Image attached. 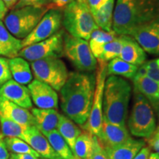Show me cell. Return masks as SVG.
<instances>
[{
	"label": "cell",
	"instance_id": "cell-10",
	"mask_svg": "<svg viewBox=\"0 0 159 159\" xmlns=\"http://www.w3.org/2000/svg\"><path fill=\"white\" fill-rule=\"evenodd\" d=\"M97 63L98 66L97 67L96 85H95L94 99L90 111V116L86 123L83 125L85 130L96 136H98L102 123L103 92H104L105 80L107 78L108 63L97 61Z\"/></svg>",
	"mask_w": 159,
	"mask_h": 159
},
{
	"label": "cell",
	"instance_id": "cell-11",
	"mask_svg": "<svg viewBox=\"0 0 159 159\" xmlns=\"http://www.w3.org/2000/svg\"><path fill=\"white\" fill-rule=\"evenodd\" d=\"M62 19V11L56 8L49 9L33 30L21 40L23 48L52 36L61 30Z\"/></svg>",
	"mask_w": 159,
	"mask_h": 159
},
{
	"label": "cell",
	"instance_id": "cell-41",
	"mask_svg": "<svg viewBox=\"0 0 159 159\" xmlns=\"http://www.w3.org/2000/svg\"><path fill=\"white\" fill-rule=\"evenodd\" d=\"M150 153V148L149 147L144 146L141 149V150L138 152V154L135 156L134 159H148Z\"/></svg>",
	"mask_w": 159,
	"mask_h": 159
},
{
	"label": "cell",
	"instance_id": "cell-13",
	"mask_svg": "<svg viewBox=\"0 0 159 159\" xmlns=\"http://www.w3.org/2000/svg\"><path fill=\"white\" fill-rule=\"evenodd\" d=\"M32 102L37 108L43 109H57L58 108V95L57 91L49 85L35 79L27 87Z\"/></svg>",
	"mask_w": 159,
	"mask_h": 159
},
{
	"label": "cell",
	"instance_id": "cell-4",
	"mask_svg": "<svg viewBox=\"0 0 159 159\" xmlns=\"http://www.w3.org/2000/svg\"><path fill=\"white\" fill-rule=\"evenodd\" d=\"M62 12V25L71 36L89 41L93 32L99 29L86 2L75 0Z\"/></svg>",
	"mask_w": 159,
	"mask_h": 159
},
{
	"label": "cell",
	"instance_id": "cell-49",
	"mask_svg": "<svg viewBox=\"0 0 159 159\" xmlns=\"http://www.w3.org/2000/svg\"><path fill=\"white\" fill-rule=\"evenodd\" d=\"M42 159H47V158H42Z\"/></svg>",
	"mask_w": 159,
	"mask_h": 159
},
{
	"label": "cell",
	"instance_id": "cell-28",
	"mask_svg": "<svg viewBox=\"0 0 159 159\" xmlns=\"http://www.w3.org/2000/svg\"><path fill=\"white\" fill-rule=\"evenodd\" d=\"M49 141L55 152L61 159H75L72 151L63 136L57 130L43 134Z\"/></svg>",
	"mask_w": 159,
	"mask_h": 159
},
{
	"label": "cell",
	"instance_id": "cell-36",
	"mask_svg": "<svg viewBox=\"0 0 159 159\" xmlns=\"http://www.w3.org/2000/svg\"><path fill=\"white\" fill-rule=\"evenodd\" d=\"M148 139L149 148L152 149L155 151V152L159 155V136L158 134H155L152 135L150 137H149Z\"/></svg>",
	"mask_w": 159,
	"mask_h": 159
},
{
	"label": "cell",
	"instance_id": "cell-2",
	"mask_svg": "<svg viewBox=\"0 0 159 159\" xmlns=\"http://www.w3.org/2000/svg\"><path fill=\"white\" fill-rule=\"evenodd\" d=\"M158 15L159 0H116L112 30L116 35H129Z\"/></svg>",
	"mask_w": 159,
	"mask_h": 159
},
{
	"label": "cell",
	"instance_id": "cell-44",
	"mask_svg": "<svg viewBox=\"0 0 159 159\" xmlns=\"http://www.w3.org/2000/svg\"><path fill=\"white\" fill-rule=\"evenodd\" d=\"M7 10L8 9L7 8L4 2L2 0H0V20H2L5 17Z\"/></svg>",
	"mask_w": 159,
	"mask_h": 159
},
{
	"label": "cell",
	"instance_id": "cell-20",
	"mask_svg": "<svg viewBox=\"0 0 159 159\" xmlns=\"http://www.w3.org/2000/svg\"><path fill=\"white\" fill-rule=\"evenodd\" d=\"M134 90L142 94L159 111V83L147 76L136 75L133 79Z\"/></svg>",
	"mask_w": 159,
	"mask_h": 159
},
{
	"label": "cell",
	"instance_id": "cell-46",
	"mask_svg": "<svg viewBox=\"0 0 159 159\" xmlns=\"http://www.w3.org/2000/svg\"><path fill=\"white\" fill-rule=\"evenodd\" d=\"M148 159H159V155L156 152H150Z\"/></svg>",
	"mask_w": 159,
	"mask_h": 159
},
{
	"label": "cell",
	"instance_id": "cell-7",
	"mask_svg": "<svg viewBox=\"0 0 159 159\" xmlns=\"http://www.w3.org/2000/svg\"><path fill=\"white\" fill-rule=\"evenodd\" d=\"M32 72L38 80L60 91L66 82L69 73L66 65L60 57H47L33 61Z\"/></svg>",
	"mask_w": 159,
	"mask_h": 159
},
{
	"label": "cell",
	"instance_id": "cell-24",
	"mask_svg": "<svg viewBox=\"0 0 159 159\" xmlns=\"http://www.w3.org/2000/svg\"><path fill=\"white\" fill-rule=\"evenodd\" d=\"M57 130L65 139L72 151L75 142L82 133V130L69 117L63 114H61Z\"/></svg>",
	"mask_w": 159,
	"mask_h": 159
},
{
	"label": "cell",
	"instance_id": "cell-38",
	"mask_svg": "<svg viewBox=\"0 0 159 159\" xmlns=\"http://www.w3.org/2000/svg\"><path fill=\"white\" fill-rule=\"evenodd\" d=\"M75 0H51L52 8L59 9L63 11L69 4Z\"/></svg>",
	"mask_w": 159,
	"mask_h": 159
},
{
	"label": "cell",
	"instance_id": "cell-18",
	"mask_svg": "<svg viewBox=\"0 0 159 159\" xmlns=\"http://www.w3.org/2000/svg\"><path fill=\"white\" fill-rule=\"evenodd\" d=\"M123 45L119 58L130 64L140 66L147 61V53L134 38L123 35Z\"/></svg>",
	"mask_w": 159,
	"mask_h": 159
},
{
	"label": "cell",
	"instance_id": "cell-48",
	"mask_svg": "<svg viewBox=\"0 0 159 159\" xmlns=\"http://www.w3.org/2000/svg\"><path fill=\"white\" fill-rule=\"evenodd\" d=\"M76 1L79 2H86V0H76Z\"/></svg>",
	"mask_w": 159,
	"mask_h": 159
},
{
	"label": "cell",
	"instance_id": "cell-26",
	"mask_svg": "<svg viewBox=\"0 0 159 159\" xmlns=\"http://www.w3.org/2000/svg\"><path fill=\"white\" fill-rule=\"evenodd\" d=\"M115 0H108L104 5L97 11H91L95 22L99 29L106 32L112 31L113 16Z\"/></svg>",
	"mask_w": 159,
	"mask_h": 159
},
{
	"label": "cell",
	"instance_id": "cell-25",
	"mask_svg": "<svg viewBox=\"0 0 159 159\" xmlns=\"http://www.w3.org/2000/svg\"><path fill=\"white\" fill-rule=\"evenodd\" d=\"M138 66L123 61L119 57H115L107 63V77L110 75L133 80L136 76Z\"/></svg>",
	"mask_w": 159,
	"mask_h": 159
},
{
	"label": "cell",
	"instance_id": "cell-39",
	"mask_svg": "<svg viewBox=\"0 0 159 159\" xmlns=\"http://www.w3.org/2000/svg\"><path fill=\"white\" fill-rule=\"evenodd\" d=\"M10 154L6 147L3 136L0 134V159H9Z\"/></svg>",
	"mask_w": 159,
	"mask_h": 159
},
{
	"label": "cell",
	"instance_id": "cell-19",
	"mask_svg": "<svg viewBox=\"0 0 159 159\" xmlns=\"http://www.w3.org/2000/svg\"><path fill=\"white\" fill-rule=\"evenodd\" d=\"M31 114L35 119V126L42 134L57 130L61 114L56 109L32 108Z\"/></svg>",
	"mask_w": 159,
	"mask_h": 159
},
{
	"label": "cell",
	"instance_id": "cell-37",
	"mask_svg": "<svg viewBox=\"0 0 159 159\" xmlns=\"http://www.w3.org/2000/svg\"><path fill=\"white\" fill-rule=\"evenodd\" d=\"M108 1V0H86V3L90 11H94L100 8Z\"/></svg>",
	"mask_w": 159,
	"mask_h": 159
},
{
	"label": "cell",
	"instance_id": "cell-34",
	"mask_svg": "<svg viewBox=\"0 0 159 159\" xmlns=\"http://www.w3.org/2000/svg\"><path fill=\"white\" fill-rule=\"evenodd\" d=\"M33 6V7H47L52 8L51 0H19L13 9H18L21 7Z\"/></svg>",
	"mask_w": 159,
	"mask_h": 159
},
{
	"label": "cell",
	"instance_id": "cell-47",
	"mask_svg": "<svg viewBox=\"0 0 159 159\" xmlns=\"http://www.w3.org/2000/svg\"><path fill=\"white\" fill-rule=\"evenodd\" d=\"M155 134H158V136H159V126L158 127V128H156V130H155Z\"/></svg>",
	"mask_w": 159,
	"mask_h": 159
},
{
	"label": "cell",
	"instance_id": "cell-12",
	"mask_svg": "<svg viewBox=\"0 0 159 159\" xmlns=\"http://www.w3.org/2000/svg\"><path fill=\"white\" fill-rule=\"evenodd\" d=\"M145 52L159 56V15L133 30L129 34Z\"/></svg>",
	"mask_w": 159,
	"mask_h": 159
},
{
	"label": "cell",
	"instance_id": "cell-1",
	"mask_svg": "<svg viewBox=\"0 0 159 159\" xmlns=\"http://www.w3.org/2000/svg\"><path fill=\"white\" fill-rule=\"evenodd\" d=\"M96 76L89 73H69L60 90L61 108L65 116L83 126L88 121L92 106Z\"/></svg>",
	"mask_w": 159,
	"mask_h": 159
},
{
	"label": "cell",
	"instance_id": "cell-42",
	"mask_svg": "<svg viewBox=\"0 0 159 159\" xmlns=\"http://www.w3.org/2000/svg\"><path fill=\"white\" fill-rule=\"evenodd\" d=\"M145 76L153 80L158 83H159V69H153V70H147Z\"/></svg>",
	"mask_w": 159,
	"mask_h": 159
},
{
	"label": "cell",
	"instance_id": "cell-8",
	"mask_svg": "<svg viewBox=\"0 0 159 159\" xmlns=\"http://www.w3.org/2000/svg\"><path fill=\"white\" fill-rule=\"evenodd\" d=\"M64 55L80 72L90 73L96 70L97 60L94 56L86 40L64 33Z\"/></svg>",
	"mask_w": 159,
	"mask_h": 159
},
{
	"label": "cell",
	"instance_id": "cell-30",
	"mask_svg": "<svg viewBox=\"0 0 159 159\" xmlns=\"http://www.w3.org/2000/svg\"><path fill=\"white\" fill-rule=\"evenodd\" d=\"M123 35H118L112 41L106 43L102 49L100 56L97 58V61L108 63L115 57H119L123 45Z\"/></svg>",
	"mask_w": 159,
	"mask_h": 159
},
{
	"label": "cell",
	"instance_id": "cell-17",
	"mask_svg": "<svg viewBox=\"0 0 159 159\" xmlns=\"http://www.w3.org/2000/svg\"><path fill=\"white\" fill-rule=\"evenodd\" d=\"M0 116L25 126L35 125V119L28 109L0 97Z\"/></svg>",
	"mask_w": 159,
	"mask_h": 159
},
{
	"label": "cell",
	"instance_id": "cell-40",
	"mask_svg": "<svg viewBox=\"0 0 159 159\" xmlns=\"http://www.w3.org/2000/svg\"><path fill=\"white\" fill-rule=\"evenodd\" d=\"M142 65L146 68L147 70L159 69V57L146 61Z\"/></svg>",
	"mask_w": 159,
	"mask_h": 159
},
{
	"label": "cell",
	"instance_id": "cell-23",
	"mask_svg": "<svg viewBox=\"0 0 159 159\" xmlns=\"http://www.w3.org/2000/svg\"><path fill=\"white\" fill-rule=\"evenodd\" d=\"M9 67L12 77L17 83L29 84L33 80V72L28 61L21 57L9 59Z\"/></svg>",
	"mask_w": 159,
	"mask_h": 159
},
{
	"label": "cell",
	"instance_id": "cell-21",
	"mask_svg": "<svg viewBox=\"0 0 159 159\" xmlns=\"http://www.w3.org/2000/svg\"><path fill=\"white\" fill-rule=\"evenodd\" d=\"M145 145L146 142L143 139L130 137L124 144L114 148L107 149L105 151L108 159H134Z\"/></svg>",
	"mask_w": 159,
	"mask_h": 159
},
{
	"label": "cell",
	"instance_id": "cell-14",
	"mask_svg": "<svg viewBox=\"0 0 159 159\" xmlns=\"http://www.w3.org/2000/svg\"><path fill=\"white\" fill-rule=\"evenodd\" d=\"M97 137L101 146L107 150L124 144L131 136L126 126L112 124L103 118L100 131Z\"/></svg>",
	"mask_w": 159,
	"mask_h": 159
},
{
	"label": "cell",
	"instance_id": "cell-35",
	"mask_svg": "<svg viewBox=\"0 0 159 159\" xmlns=\"http://www.w3.org/2000/svg\"><path fill=\"white\" fill-rule=\"evenodd\" d=\"M91 159H108L104 148L99 144L98 139L94 135V148Z\"/></svg>",
	"mask_w": 159,
	"mask_h": 159
},
{
	"label": "cell",
	"instance_id": "cell-22",
	"mask_svg": "<svg viewBox=\"0 0 159 159\" xmlns=\"http://www.w3.org/2000/svg\"><path fill=\"white\" fill-rule=\"evenodd\" d=\"M22 48L21 40L12 35L0 20V56L13 58Z\"/></svg>",
	"mask_w": 159,
	"mask_h": 159
},
{
	"label": "cell",
	"instance_id": "cell-6",
	"mask_svg": "<svg viewBox=\"0 0 159 159\" xmlns=\"http://www.w3.org/2000/svg\"><path fill=\"white\" fill-rule=\"evenodd\" d=\"M47 7H27L12 9L4 19V25L12 35L19 39L28 35L48 11Z\"/></svg>",
	"mask_w": 159,
	"mask_h": 159
},
{
	"label": "cell",
	"instance_id": "cell-15",
	"mask_svg": "<svg viewBox=\"0 0 159 159\" xmlns=\"http://www.w3.org/2000/svg\"><path fill=\"white\" fill-rule=\"evenodd\" d=\"M23 140L43 158L61 159L52 148L46 136L34 125L27 127Z\"/></svg>",
	"mask_w": 159,
	"mask_h": 159
},
{
	"label": "cell",
	"instance_id": "cell-29",
	"mask_svg": "<svg viewBox=\"0 0 159 159\" xmlns=\"http://www.w3.org/2000/svg\"><path fill=\"white\" fill-rule=\"evenodd\" d=\"M117 35L114 30L106 32L102 30L97 29L94 30L89 39V47L94 56L96 58H99L104 46L108 42L115 39Z\"/></svg>",
	"mask_w": 159,
	"mask_h": 159
},
{
	"label": "cell",
	"instance_id": "cell-31",
	"mask_svg": "<svg viewBox=\"0 0 159 159\" xmlns=\"http://www.w3.org/2000/svg\"><path fill=\"white\" fill-rule=\"evenodd\" d=\"M5 142L7 150L16 154H30L40 158L39 154L33 150L27 142L16 137H6Z\"/></svg>",
	"mask_w": 159,
	"mask_h": 159
},
{
	"label": "cell",
	"instance_id": "cell-45",
	"mask_svg": "<svg viewBox=\"0 0 159 159\" xmlns=\"http://www.w3.org/2000/svg\"><path fill=\"white\" fill-rule=\"evenodd\" d=\"M8 10H12L16 4L18 2L19 0H2Z\"/></svg>",
	"mask_w": 159,
	"mask_h": 159
},
{
	"label": "cell",
	"instance_id": "cell-43",
	"mask_svg": "<svg viewBox=\"0 0 159 159\" xmlns=\"http://www.w3.org/2000/svg\"><path fill=\"white\" fill-rule=\"evenodd\" d=\"M11 159H39L34 156H32L30 154H11Z\"/></svg>",
	"mask_w": 159,
	"mask_h": 159
},
{
	"label": "cell",
	"instance_id": "cell-16",
	"mask_svg": "<svg viewBox=\"0 0 159 159\" xmlns=\"http://www.w3.org/2000/svg\"><path fill=\"white\" fill-rule=\"evenodd\" d=\"M0 97L21 108L30 109L33 107L28 88L14 80H10L0 88Z\"/></svg>",
	"mask_w": 159,
	"mask_h": 159
},
{
	"label": "cell",
	"instance_id": "cell-3",
	"mask_svg": "<svg viewBox=\"0 0 159 159\" xmlns=\"http://www.w3.org/2000/svg\"><path fill=\"white\" fill-rule=\"evenodd\" d=\"M132 91V85L125 78L115 75L107 77L103 92V118L112 124L126 126Z\"/></svg>",
	"mask_w": 159,
	"mask_h": 159
},
{
	"label": "cell",
	"instance_id": "cell-5",
	"mask_svg": "<svg viewBox=\"0 0 159 159\" xmlns=\"http://www.w3.org/2000/svg\"><path fill=\"white\" fill-rule=\"evenodd\" d=\"M134 103L128 118L131 134L138 138L148 139L156 129V120L152 105L142 94L134 90Z\"/></svg>",
	"mask_w": 159,
	"mask_h": 159
},
{
	"label": "cell",
	"instance_id": "cell-27",
	"mask_svg": "<svg viewBox=\"0 0 159 159\" xmlns=\"http://www.w3.org/2000/svg\"><path fill=\"white\" fill-rule=\"evenodd\" d=\"M94 148V135L82 131L75 142L72 152L75 159H91Z\"/></svg>",
	"mask_w": 159,
	"mask_h": 159
},
{
	"label": "cell",
	"instance_id": "cell-33",
	"mask_svg": "<svg viewBox=\"0 0 159 159\" xmlns=\"http://www.w3.org/2000/svg\"><path fill=\"white\" fill-rule=\"evenodd\" d=\"M11 79L12 75L10 71L9 59L0 56V88Z\"/></svg>",
	"mask_w": 159,
	"mask_h": 159
},
{
	"label": "cell",
	"instance_id": "cell-9",
	"mask_svg": "<svg viewBox=\"0 0 159 159\" xmlns=\"http://www.w3.org/2000/svg\"><path fill=\"white\" fill-rule=\"evenodd\" d=\"M64 30L61 29L49 39L24 47L18 56L30 62L47 57H63L64 55Z\"/></svg>",
	"mask_w": 159,
	"mask_h": 159
},
{
	"label": "cell",
	"instance_id": "cell-32",
	"mask_svg": "<svg viewBox=\"0 0 159 159\" xmlns=\"http://www.w3.org/2000/svg\"><path fill=\"white\" fill-rule=\"evenodd\" d=\"M0 125H1L2 133L5 137H16L22 139L24 134L27 126L18 124V123L5 119L0 116Z\"/></svg>",
	"mask_w": 159,
	"mask_h": 159
},
{
	"label": "cell",
	"instance_id": "cell-50",
	"mask_svg": "<svg viewBox=\"0 0 159 159\" xmlns=\"http://www.w3.org/2000/svg\"></svg>",
	"mask_w": 159,
	"mask_h": 159
}]
</instances>
